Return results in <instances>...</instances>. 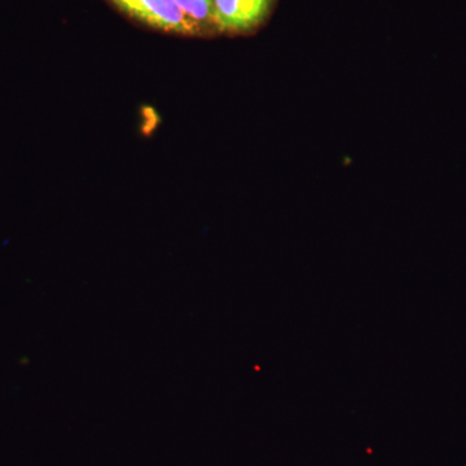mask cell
Here are the masks:
<instances>
[{
    "instance_id": "cell-3",
    "label": "cell",
    "mask_w": 466,
    "mask_h": 466,
    "mask_svg": "<svg viewBox=\"0 0 466 466\" xmlns=\"http://www.w3.org/2000/svg\"><path fill=\"white\" fill-rule=\"evenodd\" d=\"M177 3L198 27L213 20V0H177Z\"/></svg>"
},
{
    "instance_id": "cell-2",
    "label": "cell",
    "mask_w": 466,
    "mask_h": 466,
    "mask_svg": "<svg viewBox=\"0 0 466 466\" xmlns=\"http://www.w3.org/2000/svg\"><path fill=\"white\" fill-rule=\"evenodd\" d=\"M274 0H213V21L228 32H249L265 20Z\"/></svg>"
},
{
    "instance_id": "cell-1",
    "label": "cell",
    "mask_w": 466,
    "mask_h": 466,
    "mask_svg": "<svg viewBox=\"0 0 466 466\" xmlns=\"http://www.w3.org/2000/svg\"><path fill=\"white\" fill-rule=\"evenodd\" d=\"M119 11L162 32L191 35L200 27L187 16L177 0H110Z\"/></svg>"
}]
</instances>
